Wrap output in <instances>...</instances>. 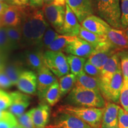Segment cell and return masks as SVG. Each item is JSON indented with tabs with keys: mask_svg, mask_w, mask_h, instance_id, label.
Listing matches in <instances>:
<instances>
[{
	"mask_svg": "<svg viewBox=\"0 0 128 128\" xmlns=\"http://www.w3.org/2000/svg\"><path fill=\"white\" fill-rule=\"evenodd\" d=\"M21 26L23 46H38L50 25L46 20L42 10L27 5L23 6Z\"/></svg>",
	"mask_w": 128,
	"mask_h": 128,
	"instance_id": "obj_1",
	"label": "cell"
},
{
	"mask_svg": "<svg viewBox=\"0 0 128 128\" xmlns=\"http://www.w3.org/2000/svg\"><path fill=\"white\" fill-rule=\"evenodd\" d=\"M68 105L84 108H104L106 102L100 92L74 86L66 98Z\"/></svg>",
	"mask_w": 128,
	"mask_h": 128,
	"instance_id": "obj_2",
	"label": "cell"
},
{
	"mask_svg": "<svg viewBox=\"0 0 128 128\" xmlns=\"http://www.w3.org/2000/svg\"><path fill=\"white\" fill-rule=\"evenodd\" d=\"M104 108H84L65 105L59 108L60 113H65L79 118L92 128L101 127Z\"/></svg>",
	"mask_w": 128,
	"mask_h": 128,
	"instance_id": "obj_3",
	"label": "cell"
},
{
	"mask_svg": "<svg viewBox=\"0 0 128 128\" xmlns=\"http://www.w3.org/2000/svg\"><path fill=\"white\" fill-rule=\"evenodd\" d=\"M98 15L110 26L116 29L122 28L120 0H96Z\"/></svg>",
	"mask_w": 128,
	"mask_h": 128,
	"instance_id": "obj_4",
	"label": "cell"
},
{
	"mask_svg": "<svg viewBox=\"0 0 128 128\" xmlns=\"http://www.w3.org/2000/svg\"><path fill=\"white\" fill-rule=\"evenodd\" d=\"M124 83L122 70L108 78H100V91L104 98L117 103L119 102L120 94Z\"/></svg>",
	"mask_w": 128,
	"mask_h": 128,
	"instance_id": "obj_5",
	"label": "cell"
},
{
	"mask_svg": "<svg viewBox=\"0 0 128 128\" xmlns=\"http://www.w3.org/2000/svg\"><path fill=\"white\" fill-rule=\"evenodd\" d=\"M44 60L46 66L57 77L60 78L70 72L66 56L63 52L46 50Z\"/></svg>",
	"mask_w": 128,
	"mask_h": 128,
	"instance_id": "obj_6",
	"label": "cell"
},
{
	"mask_svg": "<svg viewBox=\"0 0 128 128\" xmlns=\"http://www.w3.org/2000/svg\"><path fill=\"white\" fill-rule=\"evenodd\" d=\"M119 51L120 50L115 48L108 40L95 48L92 55L88 58L87 61L102 71L108 59Z\"/></svg>",
	"mask_w": 128,
	"mask_h": 128,
	"instance_id": "obj_7",
	"label": "cell"
},
{
	"mask_svg": "<svg viewBox=\"0 0 128 128\" xmlns=\"http://www.w3.org/2000/svg\"><path fill=\"white\" fill-rule=\"evenodd\" d=\"M42 10L48 23L58 33H60L65 20V6L54 4H44Z\"/></svg>",
	"mask_w": 128,
	"mask_h": 128,
	"instance_id": "obj_8",
	"label": "cell"
},
{
	"mask_svg": "<svg viewBox=\"0 0 128 128\" xmlns=\"http://www.w3.org/2000/svg\"><path fill=\"white\" fill-rule=\"evenodd\" d=\"M37 93L40 99H44L47 90L58 81L56 76L53 74L46 65L36 72Z\"/></svg>",
	"mask_w": 128,
	"mask_h": 128,
	"instance_id": "obj_9",
	"label": "cell"
},
{
	"mask_svg": "<svg viewBox=\"0 0 128 128\" xmlns=\"http://www.w3.org/2000/svg\"><path fill=\"white\" fill-rule=\"evenodd\" d=\"M52 124L46 128H92L79 118L65 113H60Z\"/></svg>",
	"mask_w": 128,
	"mask_h": 128,
	"instance_id": "obj_10",
	"label": "cell"
},
{
	"mask_svg": "<svg viewBox=\"0 0 128 128\" xmlns=\"http://www.w3.org/2000/svg\"><path fill=\"white\" fill-rule=\"evenodd\" d=\"M66 4L76 16L78 22L81 23L93 13L90 0H66Z\"/></svg>",
	"mask_w": 128,
	"mask_h": 128,
	"instance_id": "obj_11",
	"label": "cell"
},
{
	"mask_svg": "<svg viewBox=\"0 0 128 128\" xmlns=\"http://www.w3.org/2000/svg\"><path fill=\"white\" fill-rule=\"evenodd\" d=\"M12 98V104L8 111L16 118L25 113L26 108L29 106L30 97L28 94L19 92H14L10 93Z\"/></svg>",
	"mask_w": 128,
	"mask_h": 128,
	"instance_id": "obj_12",
	"label": "cell"
},
{
	"mask_svg": "<svg viewBox=\"0 0 128 128\" xmlns=\"http://www.w3.org/2000/svg\"><path fill=\"white\" fill-rule=\"evenodd\" d=\"M81 26L90 32L104 36H106L108 30L112 28L104 20L94 15H91L84 19L81 23Z\"/></svg>",
	"mask_w": 128,
	"mask_h": 128,
	"instance_id": "obj_13",
	"label": "cell"
},
{
	"mask_svg": "<svg viewBox=\"0 0 128 128\" xmlns=\"http://www.w3.org/2000/svg\"><path fill=\"white\" fill-rule=\"evenodd\" d=\"M92 45L85 41L79 37H76V39L70 43L65 49V52L69 55H72L82 58H88L94 50Z\"/></svg>",
	"mask_w": 128,
	"mask_h": 128,
	"instance_id": "obj_14",
	"label": "cell"
},
{
	"mask_svg": "<svg viewBox=\"0 0 128 128\" xmlns=\"http://www.w3.org/2000/svg\"><path fill=\"white\" fill-rule=\"evenodd\" d=\"M19 90L26 94H34L37 91V76L32 71H24L16 84Z\"/></svg>",
	"mask_w": 128,
	"mask_h": 128,
	"instance_id": "obj_15",
	"label": "cell"
},
{
	"mask_svg": "<svg viewBox=\"0 0 128 128\" xmlns=\"http://www.w3.org/2000/svg\"><path fill=\"white\" fill-rule=\"evenodd\" d=\"M81 25L76 16L67 4H65V16L63 26L60 32V34L69 36H76L79 35Z\"/></svg>",
	"mask_w": 128,
	"mask_h": 128,
	"instance_id": "obj_16",
	"label": "cell"
},
{
	"mask_svg": "<svg viewBox=\"0 0 128 128\" xmlns=\"http://www.w3.org/2000/svg\"><path fill=\"white\" fill-rule=\"evenodd\" d=\"M120 107L108 102L106 104L102 118L101 128H118V113Z\"/></svg>",
	"mask_w": 128,
	"mask_h": 128,
	"instance_id": "obj_17",
	"label": "cell"
},
{
	"mask_svg": "<svg viewBox=\"0 0 128 128\" xmlns=\"http://www.w3.org/2000/svg\"><path fill=\"white\" fill-rule=\"evenodd\" d=\"M23 6H9L1 16L3 25L5 27H16L22 23Z\"/></svg>",
	"mask_w": 128,
	"mask_h": 128,
	"instance_id": "obj_18",
	"label": "cell"
},
{
	"mask_svg": "<svg viewBox=\"0 0 128 128\" xmlns=\"http://www.w3.org/2000/svg\"><path fill=\"white\" fill-rule=\"evenodd\" d=\"M44 50L37 47L36 49L28 50L25 53L24 59L27 66L37 72L45 65Z\"/></svg>",
	"mask_w": 128,
	"mask_h": 128,
	"instance_id": "obj_19",
	"label": "cell"
},
{
	"mask_svg": "<svg viewBox=\"0 0 128 128\" xmlns=\"http://www.w3.org/2000/svg\"><path fill=\"white\" fill-rule=\"evenodd\" d=\"M106 37L108 41L119 50L128 49V38L124 30L111 28Z\"/></svg>",
	"mask_w": 128,
	"mask_h": 128,
	"instance_id": "obj_20",
	"label": "cell"
},
{
	"mask_svg": "<svg viewBox=\"0 0 128 128\" xmlns=\"http://www.w3.org/2000/svg\"><path fill=\"white\" fill-rule=\"evenodd\" d=\"M50 109L48 104L39 105L34 108L33 120L36 128H46L49 120Z\"/></svg>",
	"mask_w": 128,
	"mask_h": 128,
	"instance_id": "obj_21",
	"label": "cell"
},
{
	"mask_svg": "<svg viewBox=\"0 0 128 128\" xmlns=\"http://www.w3.org/2000/svg\"><path fill=\"white\" fill-rule=\"evenodd\" d=\"M3 70L13 86H16L20 75L25 71L23 63L19 60H12L6 63Z\"/></svg>",
	"mask_w": 128,
	"mask_h": 128,
	"instance_id": "obj_22",
	"label": "cell"
},
{
	"mask_svg": "<svg viewBox=\"0 0 128 128\" xmlns=\"http://www.w3.org/2000/svg\"><path fill=\"white\" fill-rule=\"evenodd\" d=\"M121 70L120 60L118 54L116 53L108 59L101 71V76L100 78H110L114 74Z\"/></svg>",
	"mask_w": 128,
	"mask_h": 128,
	"instance_id": "obj_23",
	"label": "cell"
},
{
	"mask_svg": "<svg viewBox=\"0 0 128 128\" xmlns=\"http://www.w3.org/2000/svg\"><path fill=\"white\" fill-rule=\"evenodd\" d=\"M75 86L100 92V78L91 76L83 72L76 76Z\"/></svg>",
	"mask_w": 128,
	"mask_h": 128,
	"instance_id": "obj_24",
	"label": "cell"
},
{
	"mask_svg": "<svg viewBox=\"0 0 128 128\" xmlns=\"http://www.w3.org/2000/svg\"><path fill=\"white\" fill-rule=\"evenodd\" d=\"M7 36L12 50L20 49L23 46L22 26L6 27Z\"/></svg>",
	"mask_w": 128,
	"mask_h": 128,
	"instance_id": "obj_25",
	"label": "cell"
},
{
	"mask_svg": "<svg viewBox=\"0 0 128 128\" xmlns=\"http://www.w3.org/2000/svg\"><path fill=\"white\" fill-rule=\"evenodd\" d=\"M78 37L87 42L91 45L93 46L94 48L108 40L106 36H101V35L97 34L96 33H92V32H90L82 28L81 26L80 29Z\"/></svg>",
	"mask_w": 128,
	"mask_h": 128,
	"instance_id": "obj_26",
	"label": "cell"
},
{
	"mask_svg": "<svg viewBox=\"0 0 128 128\" xmlns=\"http://www.w3.org/2000/svg\"><path fill=\"white\" fill-rule=\"evenodd\" d=\"M76 36H69L66 35L59 34L50 44V46L48 47L46 50L62 52L63 51H65L67 46L76 39Z\"/></svg>",
	"mask_w": 128,
	"mask_h": 128,
	"instance_id": "obj_27",
	"label": "cell"
},
{
	"mask_svg": "<svg viewBox=\"0 0 128 128\" xmlns=\"http://www.w3.org/2000/svg\"><path fill=\"white\" fill-rule=\"evenodd\" d=\"M70 70L72 74L76 76L84 72V66L86 62V58L72 55H68L66 56Z\"/></svg>",
	"mask_w": 128,
	"mask_h": 128,
	"instance_id": "obj_28",
	"label": "cell"
},
{
	"mask_svg": "<svg viewBox=\"0 0 128 128\" xmlns=\"http://www.w3.org/2000/svg\"><path fill=\"white\" fill-rule=\"evenodd\" d=\"M76 81V76L72 73H69L60 78V94L61 97L68 94L74 87Z\"/></svg>",
	"mask_w": 128,
	"mask_h": 128,
	"instance_id": "obj_29",
	"label": "cell"
},
{
	"mask_svg": "<svg viewBox=\"0 0 128 128\" xmlns=\"http://www.w3.org/2000/svg\"><path fill=\"white\" fill-rule=\"evenodd\" d=\"M60 98V85L58 81H57L47 90L44 99L45 100L48 105L54 106L59 102Z\"/></svg>",
	"mask_w": 128,
	"mask_h": 128,
	"instance_id": "obj_30",
	"label": "cell"
},
{
	"mask_svg": "<svg viewBox=\"0 0 128 128\" xmlns=\"http://www.w3.org/2000/svg\"><path fill=\"white\" fill-rule=\"evenodd\" d=\"M60 34L58 33L55 30L51 28L50 26L47 28L46 30L45 33L44 35L42 41L39 45L36 47H38L42 50H47V49L50 46V44L53 42V41L55 40L56 37Z\"/></svg>",
	"mask_w": 128,
	"mask_h": 128,
	"instance_id": "obj_31",
	"label": "cell"
},
{
	"mask_svg": "<svg viewBox=\"0 0 128 128\" xmlns=\"http://www.w3.org/2000/svg\"><path fill=\"white\" fill-rule=\"evenodd\" d=\"M33 111L34 108L16 118L18 124L23 128H36L32 118Z\"/></svg>",
	"mask_w": 128,
	"mask_h": 128,
	"instance_id": "obj_32",
	"label": "cell"
},
{
	"mask_svg": "<svg viewBox=\"0 0 128 128\" xmlns=\"http://www.w3.org/2000/svg\"><path fill=\"white\" fill-rule=\"evenodd\" d=\"M11 51L12 49L7 36V28L3 26L0 28V52L7 55Z\"/></svg>",
	"mask_w": 128,
	"mask_h": 128,
	"instance_id": "obj_33",
	"label": "cell"
},
{
	"mask_svg": "<svg viewBox=\"0 0 128 128\" xmlns=\"http://www.w3.org/2000/svg\"><path fill=\"white\" fill-rule=\"evenodd\" d=\"M124 81H128V49L118 52Z\"/></svg>",
	"mask_w": 128,
	"mask_h": 128,
	"instance_id": "obj_34",
	"label": "cell"
},
{
	"mask_svg": "<svg viewBox=\"0 0 128 128\" xmlns=\"http://www.w3.org/2000/svg\"><path fill=\"white\" fill-rule=\"evenodd\" d=\"M119 102L123 108L128 112V81H124L120 94Z\"/></svg>",
	"mask_w": 128,
	"mask_h": 128,
	"instance_id": "obj_35",
	"label": "cell"
},
{
	"mask_svg": "<svg viewBox=\"0 0 128 128\" xmlns=\"http://www.w3.org/2000/svg\"><path fill=\"white\" fill-rule=\"evenodd\" d=\"M121 25L123 28H128V0H120Z\"/></svg>",
	"mask_w": 128,
	"mask_h": 128,
	"instance_id": "obj_36",
	"label": "cell"
},
{
	"mask_svg": "<svg viewBox=\"0 0 128 128\" xmlns=\"http://www.w3.org/2000/svg\"><path fill=\"white\" fill-rule=\"evenodd\" d=\"M12 104V98L10 93L0 89V110L8 109Z\"/></svg>",
	"mask_w": 128,
	"mask_h": 128,
	"instance_id": "obj_37",
	"label": "cell"
},
{
	"mask_svg": "<svg viewBox=\"0 0 128 128\" xmlns=\"http://www.w3.org/2000/svg\"><path fill=\"white\" fill-rule=\"evenodd\" d=\"M84 72L86 74L88 75L93 77L100 78L101 76V71L98 68L94 66L92 64L90 63L87 60L85 63L84 66Z\"/></svg>",
	"mask_w": 128,
	"mask_h": 128,
	"instance_id": "obj_38",
	"label": "cell"
},
{
	"mask_svg": "<svg viewBox=\"0 0 128 128\" xmlns=\"http://www.w3.org/2000/svg\"><path fill=\"white\" fill-rule=\"evenodd\" d=\"M118 128H128V112L120 108L118 113Z\"/></svg>",
	"mask_w": 128,
	"mask_h": 128,
	"instance_id": "obj_39",
	"label": "cell"
},
{
	"mask_svg": "<svg viewBox=\"0 0 128 128\" xmlns=\"http://www.w3.org/2000/svg\"><path fill=\"white\" fill-rule=\"evenodd\" d=\"M12 86H13V85L5 74L4 70L0 71V88H8Z\"/></svg>",
	"mask_w": 128,
	"mask_h": 128,
	"instance_id": "obj_40",
	"label": "cell"
},
{
	"mask_svg": "<svg viewBox=\"0 0 128 128\" xmlns=\"http://www.w3.org/2000/svg\"><path fill=\"white\" fill-rule=\"evenodd\" d=\"M18 124L16 118L10 119H0V128H12Z\"/></svg>",
	"mask_w": 128,
	"mask_h": 128,
	"instance_id": "obj_41",
	"label": "cell"
},
{
	"mask_svg": "<svg viewBox=\"0 0 128 128\" xmlns=\"http://www.w3.org/2000/svg\"><path fill=\"white\" fill-rule=\"evenodd\" d=\"M28 5L32 7L40 8L44 6V0H29Z\"/></svg>",
	"mask_w": 128,
	"mask_h": 128,
	"instance_id": "obj_42",
	"label": "cell"
},
{
	"mask_svg": "<svg viewBox=\"0 0 128 128\" xmlns=\"http://www.w3.org/2000/svg\"><path fill=\"white\" fill-rule=\"evenodd\" d=\"M16 118L10 112L7 110H0V119H10Z\"/></svg>",
	"mask_w": 128,
	"mask_h": 128,
	"instance_id": "obj_43",
	"label": "cell"
},
{
	"mask_svg": "<svg viewBox=\"0 0 128 128\" xmlns=\"http://www.w3.org/2000/svg\"><path fill=\"white\" fill-rule=\"evenodd\" d=\"M7 60V55L0 52V71L4 70Z\"/></svg>",
	"mask_w": 128,
	"mask_h": 128,
	"instance_id": "obj_44",
	"label": "cell"
},
{
	"mask_svg": "<svg viewBox=\"0 0 128 128\" xmlns=\"http://www.w3.org/2000/svg\"><path fill=\"white\" fill-rule=\"evenodd\" d=\"M14 4L17 6H25L28 5V3L26 0H12Z\"/></svg>",
	"mask_w": 128,
	"mask_h": 128,
	"instance_id": "obj_45",
	"label": "cell"
},
{
	"mask_svg": "<svg viewBox=\"0 0 128 128\" xmlns=\"http://www.w3.org/2000/svg\"><path fill=\"white\" fill-rule=\"evenodd\" d=\"M8 6H9L4 4L2 1H0V16H2L4 14L5 12L6 11V10L8 7Z\"/></svg>",
	"mask_w": 128,
	"mask_h": 128,
	"instance_id": "obj_46",
	"label": "cell"
},
{
	"mask_svg": "<svg viewBox=\"0 0 128 128\" xmlns=\"http://www.w3.org/2000/svg\"><path fill=\"white\" fill-rule=\"evenodd\" d=\"M53 4L58 5V6H65V4H66V0H54Z\"/></svg>",
	"mask_w": 128,
	"mask_h": 128,
	"instance_id": "obj_47",
	"label": "cell"
},
{
	"mask_svg": "<svg viewBox=\"0 0 128 128\" xmlns=\"http://www.w3.org/2000/svg\"><path fill=\"white\" fill-rule=\"evenodd\" d=\"M0 1H2L4 4L8 5V6H13L14 5L12 0H0Z\"/></svg>",
	"mask_w": 128,
	"mask_h": 128,
	"instance_id": "obj_48",
	"label": "cell"
},
{
	"mask_svg": "<svg viewBox=\"0 0 128 128\" xmlns=\"http://www.w3.org/2000/svg\"><path fill=\"white\" fill-rule=\"evenodd\" d=\"M53 2H54V0H44V4H53Z\"/></svg>",
	"mask_w": 128,
	"mask_h": 128,
	"instance_id": "obj_49",
	"label": "cell"
},
{
	"mask_svg": "<svg viewBox=\"0 0 128 128\" xmlns=\"http://www.w3.org/2000/svg\"><path fill=\"white\" fill-rule=\"evenodd\" d=\"M4 26L3 25V23H2V18H1V16H0V28Z\"/></svg>",
	"mask_w": 128,
	"mask_h": 128,
	"instance_id": "obj_50",
	"label": "cell"
},
{
	"mask_svg": "<svg viewBox=\"0 0 128 128\" xmlns=\"http://www.w3.org/2000/svg\"><path fill=\"white\" fill-rule=\"evenodd\" d=\"M124 33H125L126 35V36H127V37L128 38V28H126L124 30Z\"/></svg>",
	"mask_w": 128,
	"mask_h": 128,
	"instance_id": "obj_51",
	"label": "cell"
},
{
	"mask_svg": "<svg viewBox=\"0 0 128 128\" xmlns=\"http://www.w3.org/2000/svg\"><path fill=\"white\" fill-rule=\"evenodd\" d=\"M12 128H22V126H21L20 124H16V126H14V127H12Z\"/></svg>",
	"mask_w": 128,
	"mask_h": 128,
	"instance_id": "obj_52",
	"label": "cell"
},
{
	"mask_svg": "<svg viewBox=\"0 0 128 128\" xmlns=\"http://www.w3.org/2000/svg\"><path fill=\"white\" fill-rule=\"evenodd\" d=\"M28 1H29V0H26V1H27V2H28Z\"/></svg>",
	"mask_w": 128,
	"mask_h": 128,
	"instance_id": "obj_53",
	"label": "cell"
}]
</instances>
